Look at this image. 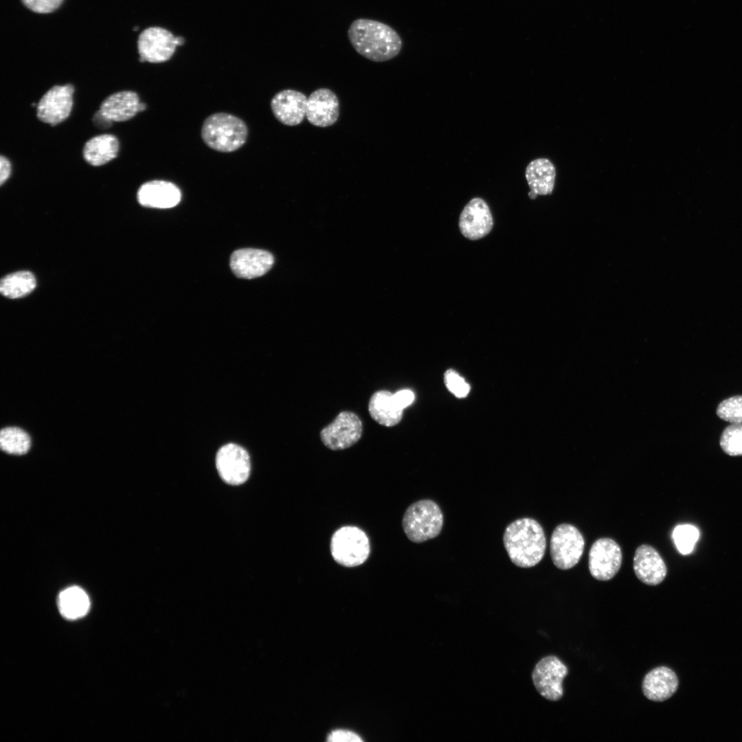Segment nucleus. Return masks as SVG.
Instances as JSON below:
<instances>
[{
	"label": "nucleus",
	"mask_w": 742,
	"mask_h": 742,
	"mask_svg": "<svg viewBox=\"0 0 742 742\" xmlns=\"http://www.w3.org/2000/svg\"><path fill=\"white\" fill-rule=\"evenodd\" d=\"M349 41L355 51L374 62L395 58L402 48L399 34L390 25L372 19H357L348 30Z\"/></svg>",
	"instance_id": "f257e3e1"
},
{
	"label": "nucleus",
	"mask_w": 742,
	"mask_h": 742,
	"mask_svg": "<svg viewBox=\"0 0 742 742\" xmlns=\"http://www.w3.org/2000/svg\"><path fill=\"white\" fill-rule=\"evenodd\" d=\"M503 543L511 562L523 568L537 565L543 558L546 549L542 526L529 517L509 524L504 532Z\"/></svg>",
	"instance_id": "f03ea898"
},
{
	"label": "nucleus",
	"mask_w": 742,
	"mask_h": 742,
	"mask_svg": "<svg viewBox=\"0 0 742 742\" xmlns=\"http://www.w3.org/2000/svg\"><path fill=\"white\" fill-rule=\"evenodd\" d=\"M247 133V127L241 119L226 113L210 115L201 128V137L205 144L223 153L240 148L245 143Z\"/></svg>",
	"instance_id": "7ed1b4c3"
},
{
	"label": "nucleus",
	"mask_w": 742,
	"mask_h": 742,
	"mask_svg": "<svg viewBox=\"0 0 742 742\" xmlns=\"http://www.w3.org/2000/svg\"><path fill=\"white\" fill-rule=\"evenodd\" d=\"M444 524L438 504L429 499L418 500L407 507L403 519V530L409 540L419 543L439 535Z\"/></svg>",
	"instance_id": "20e7f679"
},
{
	"label": "nucleus",
	"mask_w": 742,
	"mask_h": 742,
	"mask_svg": "<svg viewBox=\"0 0 742 742\" xmlns=\"http://www.w3.org/2000/svg\"><path fill=\"white\" fill-rule=\"evenodd\" d=\"M330 554L334 561L346 567L363 564L370 554V539L360 528L347 525L336 530L330 538Z\"/></svg>",
	"instance_id": "39448f33"
},
{
	"label": "nucleus",
	"mask_w": 742,
	"mask_h": 742,
	"mask_svg": "<svg viewBox=\"0 0 742 742\" xmlns=\"http://www.w3.org/2000/svg\"><path fill=\"white\" fill-rule=\"evenodd\" d=\"M585 546L584 538L577 528L561 524L553 530L550 552L554 565L565 570L575 566L581 559Z\"/></svg>",
	"instance_id": "423d86ee"
},
{
	"label": "nucleus",
	"mask_w": 742,
	"mask_h": 742,
	"mask_svg": "<svg viewBox=\"0 0 742 742\" xmlns=\"http://www.w3.org/2000/svg\"><path fill=\"white\" fill-rule=\"evenodd\" d=\"M185 38L161 27L145 29L139 36L137 48L141 62L161 63L170 60Z\"/></svg>",
	"instance_id": "0eeeda50"
},
{
	"label": "nucleus",
	"mask_w": 742,
	"mask_h": 742,
	"mask_svg": "<svg viewBox=\"0 0 742 742\" xmlns=\"http://www.w3.org/2000/svg\"><path fill=\"white\" fill-rule=\"evenodd\" d=\"M567 673V667L559 657L548 655L537 663L532 679L535 688L543 697L556 701L563 695V681Z\"/></svg>",
	"instance_id": "6e6552de"
},
{
	"label": "nucleus",
	"mask_w": 742,
	"mask_h": 742,
	"mask_svg": "<svg viewBox=\"0 0 742 742\" xmlns=\"http://www.w3.org/2000/svg\"><path fill=\"white\" fill-rule=\"evenodd\" d=\"M362 423L353 412H341L320 432L321 440L327 448L342 450L354 445L362 434Z\"/></svg>",
	"instance_id": "1a4fd4ad"
},
{
	"label": "nucleus",
	"mask_w": 742,
	"mask_h": 742,
	"mask_svg": "<svg viewBox=\"0 0 742 742\" xmlns=\"http://www.w3.org/2000/svg\"><path fill=\"white\" fill-rule=\"evenodd\" d=\"M622 558L621 548L614 539H597L592 545L589 552L591 575L602 581L613 578L620 568Z\"/></svg>",
	"instance_id": "9d476101"
},
{
	"label": "nucleus",
	"mask_w": 742,
	"mask_h": 742,
	"mask_svg": "<svg viewBox=\"0 0 742 742\" xmlns=\"http://www.w3.org/2000/svg\"><path fill=\"white\" fill-rule=\"evenodd\" d=\"M216 466L222 480L231 485L245 482L251 471L248 453L240 446L233 443L227 444L218 450Z\"/></svg>",
	"instance_id": "9b49d317"
},
{
	"label": "nucleus",
	"mask_w": 742,
	"mask_h": 742,
	"mask_svg": "<svg viewBox=\"0 0 742 742\" xmlns=\"http://www.w3.org/2000/svg\"><path fill=\"white\" fill-rule=\"evenodd\" d=\"M74 92V87L71 84L50 88L36 106L37 117L52 126L66 120L72 109Z\"/></svg>",
	"instance_id": "f8f14e48"
},
{
	"label": "nucleus",
	"mask_w": 742,
	"mask_h": 742,
	"mask_svg": "<svg viewBox=\"0 0 742 742\" xmlns=\"http://www.w3.org/2000/svg\"><path fill=\"white\" fill-rule=\"evenodd\" d=\"M493 226V216L485 201L479 197L471 199L459 218L461 234L469 240H476L488 234Z\"/></svg>",
	"instance_id": "ddd939ff"
},
{
	"label": "nucleus",
	"mask_w": 742,
	"mask_h": 742,
	"mask_svg": "<svg viewBox=\"0 0 742 742\" xmlns=\"http://www.w3.org/2000/svg\"><path fill=\"white\" fill-rule=\"evenodd\" d=\"M339 115L338 97L328 88L313 91L307 101L306 117L312 125L326 128L333 125Z\"/></svg>",
	"instance_id": "4468645a"
},
{
	"label": "nucleus",
	"mask_w": 742,
	"mask_h": 742,
	"mask_svg": "<svg viewBox=\"0 0 742 742\" xmlns=\"http://www.w3.org/2000/svg\"><path fill=\"white\" fill-rule=\"evenodd\" d=\"M308 98L306 95L294 89L278 92L271 99V109L275 117L289 126L300 124L306 113Z\"/></svg>",
	"instance_id": "2eb2a0df"
},
{
	"label": "nucleus",
	"mask_w": 742,
	"mask_h": 742,
	"mask_svg": "<svg viewBox=\"0 0 742 742\" xmlns=\"http://www.w3.org/2000/svg\"><path fill=\"white\" fill-rule=\"evenodd\" d=\"M274 262L269 251L256 249H241L234 251L230 258L234 273L241 278L251 279L265 274Z\"/></svg>",
	"instance_id": "dca6fc26"
},
{
	"label": "nucleus",
	"mask_w": 742,
	"mask_h": 742,
	"mask_svg": "<svg viewBox=\"0 0 742 742\" xmlns=\"http://www.w3.org/2000/svg\"><path fill=\"white\" fill-rule=\"evenodd\" d=\"M633 565L637 578L649 585L661 583L667 574V568L661 555L649 545L643 544L636 549Z\"/></svg>",
	"instance_id": "f3484780"
},
{
	"label": "nucleus",
	"mask_w": 742,
	"mask_h": 742,
	"mask_svg": "<svg viewBox=\"0 0 742 742\" xmlns=\"http://www.w3.org/2000/svg\"><path fill=\"white\" fill-rule=\"evenodd\" d=\"M181 192L174 183L164 180H153L143 183L137 191L140 205L148 207L170 208L181 201Z\"/></svg>",
	"instance_id": "a211bd4d"
},
{
	"label": "nucleus",
	"mask_w": 742,
	"mask_h": 742,
	"mask_svg": "<svg viewBox=\"0 0 742 742\" xmlns=\"http://www.w3.org/2000/svg\"><path fill=\"white\" fill-rule=\"evenodd\" d=\"M679 685L675 673L668 667H656L644 676L642 689L644 695L649 700L664 701L670 698L677 690Z\"/></svg>",
	"instance_id": "6ab92c4d"
},
{
	"label": "nucleus",
	"mask_w": 742,
	"mask_h": 742,
	"mask_svg": "<svg viewBox=\"0 0 742 742\" xmlns=\"http://www.w3.org/2000/svg\"><path fill=\"white\" fill-rule=\"evenodd\" d=\"M138 95L132 91L113 93L103 100L99 112L111 122H123L131 119L140 111Z\"/></svg>",
	"instance_id": "aec40b11"
},
{
	"label": "nucleus",
	"mask_w": 742,
	"mask_h": 742,
	"mask_svg": "<svg viewBox=\"0 0 742 742\" xmlns=\"http://www.w3.org/2000/svg\"><path fill=\"white\" fill-rule=\"evenodd\" d=\"M368 410L376 423L385 427H392L401 420L403 409L397 405L392 393L379 390L370 397Z\"/></svg>",
	"instance_id": "412c9836"
},
{
	"label": "nucleus",
	"mask_w": 742,
	"mask_h": 742,
	"mask_svg": "<svg viewBox=\"0 0 742 742\" xmlns=\"http://www.w3.org/2000/svg\"><path fill=\"white\" fill-rule=\"evenodd\" d=\"M525 176L530 191L537 195L550 194L554 186L556 171L548 159L539 158L527 166Z\"/></svg>",
	"instance_id": "4be33fe9"
},
{
	"label": "nucleus",
	"mask_w": 742,
	"mask_h": 742,
	"mask_svg": "<svg viewBox=\"0 0 742 742\" xmlns=\"http://www.w3.org/2000/svg\"><path fill=\"white\" fill-rule=\"evenodd\" d=\"M119 148V141L115 135L102 134L91 138L85 143L82 155L88 164L99 166L115 158Z\"/></svg>",
	"instance_id": "5701e85b"
},
{
	"label": "nucleus",
	"mask_w": 742,
	"mask_h": 742,
	"mask_svg": "<svg viewBox=\"0 0 742 742\" xmlns=\"http://www.w3.org/2000/svg\"><path fill=\"white\" fill-rule=\"evenodd\" d=\"M60 614L67 619H77L84 616L90 607L89 598L81 588L74 586L62 591L58 598Z\"/></svg>",
	"instance_id": "b1692460"
},
{
	"label": "nucleus",
	"mask_w": 742,
	"mask_h": 742,
	"mask_svg": "<svg viewBox=\"0 0 742 742\" xmlns=\"http://www.w3.org/2000/svg\"><path fill=\"white\" fill-rule=\"evenodd\" d=\"M36 287L34 275L27 271L12 273L5 276L0 283L1 294L9 298H19L27 295Z\"/></svg>",
	"instance_id": "393cba45"
},
{
	"label": "nucleus",
	"mask_w": 742,
	"mask_h": 742,
	"mask_svg": "<svg viewBox=\"0 0 742 742\" xmlns=\"http://www.w3.org/2000/svg\"><path fill=\"white\" fill-rule=\"evenodd\" d=\"M31 440L29 435L16 427H8L0 431V447L7 453L23 455L30 449Z\"/></svg>",
	"instance_id": "a878e982"
},
{
	"label": "nucleus",
	"mask_w": 742,
	"mask_h": 742,
	"mask_svg": "<svg viewBox=\"0 0 742 742\" xmlns=\"http://www.w3.org/2000/svg\"><path fill=\"white\" fill-rule=\"evenodd\" d=\"M672 537L677 550L686 555L693 551L699 539V532L693 525H679L673 530Z\"/></svg>",
	"instance_id": "bb28decb"
},
{
	"label": "nucleus",
	"mask_w": 742,
	"mask_h": 742,
	"mask_svg": "<svg viewBox=\"0 0 742 742\" xmlns=\"http://www.w3.org/2000/svg\"><path fill=\"white\" fill-rule=\"evenodd\" d=\"M720 446L729 456H742V423H732L723 430Z\"/></svg>",
	"instance_id": "cd10ccee"
},
{
	"label": "nucleus",
	"mask_w": 742,
	"mask_h": 742,
	"mask_svg": "<svg viewBox=\"0 0 742 742\" xmlns=\"http://www.w3.org/2000/svg\"><path fill=\"white\" fill-rule=\"evenodd\" d=\"M717 414L721 419L731 423H742V395L721 401L717 407Z\"/></svg>",
	"instance_id": "c85d7f7f"
},
{
	"label": "nucleus",
	"mask_w": 742,
	"mask_h": 742,
	"mask_svg": "<svg viewBox=\"0 0 742 742\" xmlns=\"http://www.w3.org/2000/svg\"><path fill=\"white\" fill-rule=\"evenodd\" d=\"M448 389L458 397H464L469 392V385L455 371L449 370L445 375Z\"/></svg>",
	"instance_id": "c756f323"
},
{
	"label": "nucleus",
	"mask_w": 742,
	"mask_h": 742,
	"mask_svg": "<svg viewBox=\"0 0 742 742\" xmlns=\"http://www.w3.org/2000/svg\"><path fill=\"white\" fill-rule=\"evenodd\" d=\"M63 0H22L30 10L37 13H49L57 9Z\"/></svg>",
	"instance_id": "7c9ffc66"
},
{
	"label": "nucleus",
	"mask_w": 742,
	"mask_h": 742,
	"mask_svg": "<svg viewBox=\"0 0 742 742\" xmlns=\"http://www.w3.org/2000/svg\"><path fill=\"white\" fill-rule=\"evenodd\" d=\"M330 742H359L362 739L357 734L348 730H338L332 732L328 737Z\"/></svg>",
	"instance_id": "2f4dec72"
},
{
	"label": "nucleus",
	"mask_w": 742,
	"mask_h": 742,
	"mask_svg": "<svg viewBox=\"0 0 742 742\" xmlns=\"http://www.w3.org/2000/svg\"><path fill=\"white\" fill-rule=\"evenodd\" d=\"M393 397L397 405L403 409L414 401V394L410 390L405 389L393 394Z\"/></svg>",
	"instance_id": "473e14b6"
},
{
	"label": "nucleus",
	"mask_w": 742,
	"mask_h": 742,
	"mask_svg": "<svg viewBox=\"0 0 742 742\" xmlns=\"http://www.w3.org/2000/svg\"><path fill=\"white\" fill-rule=\"evenodd\" d=\"M11 173V164L10 161L4 156L0 157V184L3 185V183L9 178Z\"/></svg>",
	"instance_id": "72a5a7b5"
},
{
	"label": "nucleus",
	"mask_w": 742,
	"mask_h": 742,
	"mask_svg": "<svg viewBox=\"0 0 742 742\" xmlns=\"http://www.w3.org/2000/svg\"><path fill=\"white\" fill-rule=\"evenodd\" d=\"M537 195L536 194H535L534 192H532V191H530V192L528 193V196L532 199H535L537 197Z\"/></svg>",
	"instance_id": "f704fd0d"
}]
</instances>
